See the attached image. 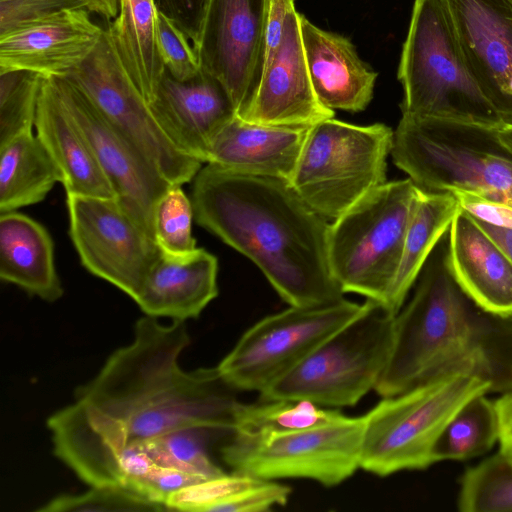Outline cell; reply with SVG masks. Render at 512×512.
<instances>
[{"label": "cell", "mask_w": 512, "mask_h": 512, "mask_svg": "<svg viewBox=\"0 0 512 512\" xmlns=\"http://www.w3.org/2000/svg\"><path fill=\"white\" fill-rule=\"evenodd\" d=\"M185 321L145 315L130 344L49 417L54 454L90 487L118 486L117 459L128 447L186 428L233 433L238 402L217 367L184 371Z\"/></svg>", "instance_id": "6da1fadb"}, {"label": "cell", "mask_w": 512, "mask_h": 512, "mask_svg": "<svg viewBox=\"0 0 512 512\" xmlns=\"http://www.w3.org/2000/svg\"><path fill=\"white\" fill-rule=\"evenodd\" d=\"M190 198L196 223L255 263L290 306L343 299L328 264L329 224L289 182L206 163Z\"/></svg>", "instance_id": "7a4b0ae2"}, {"label": "cell", "mask_w": 512, "mask_h": 512, "mask_svg": "<svg viewBox=\"0 0 512 512\" xmlns=\"http://www.w3.org/2000/svg\"><path fill=\"white\" fill-rule=\"evenodd\" d=\"M458 371L488 379L493 392L512 391V316L482 310L458 287L443 258L434 259L394 317L392 350L375 391L393 396Z\"/></svg>", "instance_id": "3957f363"}, {"label": "cell", "mask_w": 512, "mask_h": 512, "mask_svg": "<svg viewBox=\"0 0 512 512\" xmlns=\"http://www.w3.org/2000/svg\"><path fill=\"white\" fill-rule=\"evenodd\" d=\"M397 77L402 116L505 126L467 65L444 0H414Z\"/></svg>", "instance_id": "277c9868"}, {"label": "cell", "mask_w": 512, "mask_h": 512, "mask_svg": "<svg viewBox=\"0 0 512 512\" xmlns=\"http://www.w3.org/2000/svg\"><path fill=\"white\" fill-rule=\"evenodd\" d=\"M497 130L402 116L391 156L423 190H463L512 206V155L500 143Z\"/></svg>", "instance_id": "5b68a950"}, {"label": "cell", "mask_w": 512, "mask_h": 512, "mask_svg": "<svg viewBox=\"0 0 512 512\" xmlns=\"http://www.w3.org/2000/svg\"><path fill=\"white\" fill-rule=\"evenodd\" d=\"M489 392L493 387L488 379L458 371L382 397L363 415L360 468L386 477L430 467L448 422L469 400Z\"/></svg>", "instance_id": "8992f818"}, {"label": "cell", "mask_w": 512, "mask_h": 512, "mask_svg": "<svg viewBox=\"0 0 512 512\" xmlns=\"http://www.w3.org/2000/svg\"><path fill=\"white\" fill-rule=\"evenodd\" d=\"M420 190L410 178L386 182L329 224V269L343 293L383 307Z\"/></svg>", "instance_id": "52a82bcc"}, {"label": "cell", "mask_w": 512, "mask_h": 512, "mask_svg": "<svg viewBox=\"0 0 512 512\" xmlns=\"http://www.w3.org/2000/svg\"><path fill=\"white\" fill-rule=\"evenodd\" d=\"M394 317L366 299L355 318L261 392L259 399L308 400L331 408L354 406L375 390L388 363Z\"/></svg>", "instance_id": "ba28073f"}, {"label": "cell", "mask_w": 512, "mask_h": 512, "mask_svg": "<svg viewBox=\"0 0 512 512\" xmlns=\"http://www.w3.org/2000/svg\"><path fill=\"white\" fill-rule=\"evenodd\" d=\"M394 131L329 118L309 127L289 182L325 219H336L386 180Z\"/></svg>", "instance_id": "9c48e42d"}, {"label": "cell", "mask_w": 512, "mask_h": 512, "mask_svg": "<svg viewBox=\"0 0 512 512\" xmlns=\"http://www.w3.org/2000/svg\"><path fill=\"white\" fill-rule=\"evenodd\" d=\"M363 431V415L341 413L323 425L283 434H231L220 453L232 472L264 480L303 478L334 487L360 468Z\"/></svg>", "instance_id": "30bf717a"}, {"label": "cell", "mask_w": 512, "mask_h": 512, "mask_svg": "<svg viewBox=\"0 0 512 512\" xmlns=\"http://www.w3.org/2000/svg\"><path fill=\"white\" fill-rule=\"evenodd\" d=\"M363 306L343 298L320 306H290L266 316L242 334L218 364V372L235 391L260 394L355 318Z\"/></svg>", "instance_id": "8fae6325"}, {"label": "cell", "mask_w": 512, "mask_h": 512, "mask_svg": "<svg viewBox=\"0 0 512 512\" xmlns=\"http://www.w3.org/2000/svg\"><path fill=\"white\" fill-rule=\"evenodd\" d=\"M65 77L139 148L168 182L183 185L193 180L203 163L180 150L163 130L150 104L127 74L107 29L93 52Z\"/></svg>", "instance_id": "7c38bea8"}, {"label": "cell", "mask_w": 512, "mask_h": 512, "mask_svg": "<svg viewBox=\"0 0 512 512\" xmlns=\"http://www.w3.org/2000/svg\"><path fill=\"white\" fill-rule=\"evenodd\" d=\"M69 235L82 266L133 300L161 254L116 198L67 194Z\"/></svg>", "instance_id": "4fadbf2b"}, {"label": "cell", "mask_w": 512, "mask_h": 512, "mask_svg": "<svg viewBox=\"0 0 512 512\" xmlns=\"http://www.w3.org/2000/svg\"><path fill=\"white\" fill-rule=\"evenodd\" d=\"M269 0H210L194 50L200 69L225 87L242 118L265 63Z\"/></svg>", "instance_id": "5bb4252c"}, {"label": "cell", "mask_w": 512, "mask_h": 512, "mask_svg": "<svg viewBox=\"0 0 512 512\" xmlns=\"http://www.w3.org/2000/svg\"><path fill=\"white\" fill-rule=\"evenodd\" d=\"M51 77L111 184L117 201L154 239V208L172 184L69 78Z\"/></svg>", "instance_id": "9a60e30c"}, {"label": "cell", "mask_w": 512, "mask_h": 512, "mask_svg": "<svg viewBox=\"0 0 512 512\" xmlns=\"http://www.w3.org/2000/svg\"><path fill=\"white\" fill-rule=\"evenodd\" d=\"M467 65L512 125V0H444Z\"/></svg>", "instance_id": "2e32d148"}, {"label": "cell", "mask_w": 512, "mask_h": 512, "mask_svg": "<svg viewBox=\"0 0 512 512\" xmlns=\"http://www.w3.org/2000/svg\"><path fill=\"white\" fill-rule=\"evenodd\" d=\"M312 86L301 35L300 14L293 8L279 49L265 60L261 80L247 112V122L310 127L333 118Z\"/></svg>", "instance_id": "e0dca14e"}, {"label": "cell", "mask_w": 512, "mask_h": 512, "mask_svg": "<svg viewBox=\"0 0 512 512\" xmlns=\"http://www.w3.org/2000/svg\"><path fill=\"white\" fill-rule=\"evenodd\" d=\"M149 104L174 144L202 163H206L214 138L237 116L225 87L202 70L187 80H178L164 70Z\"/></svg>", "instance_id": "ac0fdd59"}, {"label": "cell", "mask_w": 512, "mask_h": 512, "mask_svg": "<svg viewBox=\"0 0 512 512\" xmlns=\"http://www.w3.org/2000/svg\"><path fill=\"white\" fill-rule=\"evenodd\" d=\"M86 8L69 9L0 36V71L67 76L96 48L104 29Z\"/></svg>", "instance_id": "d6986e66"}, {"label": "cell", "mask_w": 512, "mask_h": 512, "mask_svg": "<svg viewBox=\"0 0 512 512\" xmlns=\"http://www.w3.org/2000/svg\"><path fill=\"white\" fill-rule=\"evenodd\" d=\"M443 260L458 287L478 307L512 316V262L461 209L448 230Z\"/></svg>", "instance_id": "ffe728a7"}, {"label": "cell", "mask_w": 512, "mask_h": 512, "mask_svg": "<svg viewBox=\"0 0 512 512\" xmlns=\"http://www.w3.org/2000/svg\"><path fill=\"white\" fill-rule=\"evenodd\" d=\"M300 27L319 101L331 110L363 111L373 98L378 74L359 58L348 38L320 29L302 14Z\"/></svg>", "instance_id": "44dd1931"}, {"label": "cell", "mask_w": 512, "mask_h": 512, "mask_svg": "<svg viewBox=\"0 0 512 512\" xmlns=\"http://www.w3.org/2000/svg\"><path fill=\"white\" fill-rule=\"evenodd\" d=\"M308 130L251 123L236 116L214 138L206 163L290 182Z\"/></svg>", "instance_id": "7402d4cb"}, {"label": "cell", "mask_w": 512, "mask_h": 512, "mask_svg": "<svg viewBox=\"0 0 512 512\" xmlns=\"http://www.w3.org/2000/svg\"><path fill=\"white\" fill-rule=\"evenodd\" d=\"M218 260L204 248L184 256L161 252L134 299L145 315L186 321L217 297Z\"/></svg>", "instance_id": "603a6c76"}, {"label": "cell", "mask_w": 512, "mask_h": 512, "mask_svg": "<svg viewBox=\"0 0 512 512\" xmlns=\"http://www.w3.org/2000/svg\"><path fill=\"white\" fill-rule=\"evenodd\" d=\"M36 135L60 171L67 194L116 198L85 136L66 109L51 76L38 98Z\"/></svg>", "instance_id": "cb8c5ba5"}, {"label": "cell", "mask_w": 512, "mask_h": 512, "mask_svg": "<svg viewBox=\"0 0 512 512\" xmlns=\"http://www.w3.org/2000/svg\"><path fill=\"white\" fill-rule=\"evenodd\" d=\"M0 278L47 302L64 293L49 232L17 211L0 214Z\"/></svg>", "instance_id": "d4e9b609"}, {"label": "cell", "mask_w": 512, "mask_h": 512, "mask_svg": "<svg viewBox=\"0 0 512 512\" xmlns=\"http://www.w3.org/2000/svg\"><path fill=\"white\" fill-rule=\"evenodd\" d=\"M460 206L451 192L421 189L407 228L398 270L383 309L396 315Z\"/></svg>", "instance_id": "484cf974"}, {"label": "cell", "mask_w": 512, "mask_h": 512, "mask_svg": "<svg viewBox=\"0 0 512 512\" xmlns=\"http://www.w3.org/2000/svg\"><path fill=\"white\" fill-rule=\"evenodd\" d=\"M153 0H119L118 15L106 28L130 79L148 103L164 73L157 46Z\"/></svg>", "instance_id": "4316f807"}, {"label": "cell", "mask_w": 512, "mask_h": 512, "mask_svg": "<svg viewBox=\"0 0 512 512\" xmlns=\"http://www.w3.org/2000/svg\"><path fill=\"white\" fill-rule=\"evenodd\" d=\"M61 181L59 169L33 131L0 146V213L41 202Z\"/></svg>", "instance_id": "83f0119b"}, {"label": "cell", "mask_w": 512, "mask_h": 512, "mask_svg": "<svg viewBox=\"0 0 512 512\" xmlns=\"http://www.w3.org/2000/svg\"><path fill=\"white\" fill-rule=\"evenodd\" d=\"M340 414L308 400L273 399L252 404L238 401L232 434L250 438L283 434L323 425Z\"/></svg>", "instance_id": "f1b7e54d"}, {"label": "cell", "mask_w": 512, "mask_h": 512, "mask_svg": "<svg viewBox=\"0 0 512 512\" xmlns=\"http://www.w3.org/2000/svg\"><path fill=\"white\" fill-rule=\"evenodd\" d=\"M498 440L499 420L494 401L486 394L478 395L462 406L445 426L435 445V463L481 456Z\"/></svg>", "instance_id": "f546056e"}, {"label": "cell", "mask_w": 512, "mask_h": 512, "mask_svg": "<svg viewBox=\"0 0 512 512\" xmlns=\"http://www.w3.org/2000/svg\"><path fill=\"white\" fill-rule=\"evenodd\" d=\"M462 512H512V460L501 453L469 467L459 481Z\"/></svg>", "instance_id": "4dcf8cb0"}, {"label": "cell", "mask_w": 512, "mask_h": 512, "mask_svg": "<svg viewBox=\"0 0 512 512\" xmlns=\"http://www.w3.org/2000/svg\"><path fill=\"white\" fill-rule=\"evenodd\" d=\"M45 77L27 70L0 71V146L33 131Z\"/></svg>", "instance_id": "1f68e13d"}, {"label": "cell", "mask_w": 512, "mask_h": 512, "mask_svg": "<svg viewBox=\"0 0 512 512\" xmlns=\"http://www.w3.org/2000/svg\"><path fill=\"white\" fill-rule=\"evenodd\" d=\"M206 428H186L143 442L145 449L160 466L172 467L213 478L225 474L207 452L210 435Z\"/></svg>", "instance_id": "d6a6232c"}, {"label": "cell", "mask_w": 512, "mask_h": 512, "mask_svg": "<svg viewBox=\"0 0 512 512\" xmlns=\"http://www.w3.org/2000/svg\"><path fill=\"white\" fill-rule=\"evenodd\" d=\"M193 220L191 198L182 185L172 184L157 201L153 213L154 239L162 253L184 256L197 248Z\"/></svg>", "instance_id": "836d02e7"}, {"label": "cell", "mask_w": 512, "mask_h": 512, "mask_svg": "<svg viewBox=\"0 0 512 512\" xmlns=\"http://www.w3.org/2000/svg\"><path fill=\"white\" fill-rule=\"evenodd\" d=\"M41 512L62 511H159L162 507L138 492L124 486L91 487L78 495L55 497L38 509Z\"/></svg>", "instance_id": "e575fe53"}, {"label": "cell", "mask_w": 512, "mask_h": 512, "mask_svg": "<svg viewBox=\"0 0 512 512\" xmlns=\"http://www.w3.org/2000/svg\"><path fill=\"white\" fill-rule=\"evenodd\" d=\"M248 474L232 472L189 485L168 496L167 510L211 512L213 507L260 482Z\"/></svg>", "instance_id": "d590c367"}, {"label": "cell", "mask_w": 512, "mask_h": 512, "mask_svg": "<svg viewBox=\"0 0 512 512\" xmlns=\"http://www.w3.org/2000/svg\"><path fill=\"white\" fill-rule=\"evenodd\" d=\"M157 46L164 69L178 80H187L200 72L194 48L188 38L170 20L158 13Z\"/></svg>", "instance_id": "8d00e7d4"}, {"label": "cell", "mask_w": 512, "mask_h": 512, "mask_svg": "<svg viewBox=\"0 0 512 512\" xmlns=\"http://www.w3.org/2000/svg\"><path fill=\"white\" fill-rule=\"evenodd\" d=\"M78 8L88 9V0H0V36Z\"/></svg>", "instance_id": "74e56055"}, {"label": "cell", "mask_w": 512, "mask_h": 512, "mask_svg": "<svg viewBox=\"0 0 512 512\" xmlns=\"http://www.w3.org/2000/svg\"><path fill=\"white\" fill-rule=\"evenodd\" d=\"M292 490L276 480H261L213 507L211 512H264L288 502Z\"/></svg>", "instance_id": "f35d334b"}, {"label": "cell", "mask_w": 512, "mask_h": 512, "mask_svg": "<svg viewBox=\"0 0 512 512\" xmlns=\"http://www.w3.org/2000/svg\"><path fill=\"white\" fill-rule=\"evenodd\" d=\"M202 475L177 468L155 465L139 487V492L150 502L167 510L166 499L172 493L203 481Z\"/></svg>", "instance_id": "ab89813d"}, {"label": "cell", "mask_w": 512, "mask_h": 512, "mask_svg": "<svg viewBox=\"0 0 512 512\" xmlns=\"http://www.w3.org/2000/svg\"><path fill=\"white\" fill-rule=\"evenodd\" d=\"M210 0H153L157 12L198 42Z\"/></svg>", "instance_id": "60d3db41"}, {"label": "cell", "mask_w": 512, "mask_h": 512, "mask_svg": "<svg viewBox=\"0 0 512 512\" xmlns=\"http://www.w3.org/2000/svg\"><path fill=\"white\" fill-rule=\"evenodd\" d=\"M461 210L472 218L492 226L512 229V206L482 195L456 190L451 192Z\"/></svg>", "instance_id": "b9f144b4"}, {"label": "cell", "mask_w": 512, "mask_h": 512, "mask_svg": "<svg viewBox=\"0 0 512 512\" xmlns=\"http://www.w3.org/2000/svg\"><path fill=\"white\" fill-rule=\"evenodd\" d=\"M293 8L294 0H269L265 29V60L279 49L287 17Z\"/></svg>", "instance_id": "7bdbcfd3"}, {"label": "cell", "mask_w": 512, "mask_h": 512, "mask_svg": "<svg viewBox=\"0 0 512 512\" xmlns=\"http://www.w3.org/2000/svg\"><path fill=\"white\" fill-rule=\"evenodd\" d=\"M499 420V453L512 460V391L494 400Z\"/></svg>", "instance_id": "ee69618b"}, {"label": "cell", "mask_w": 512, "mask_h": 512, "mask_svg": "<svg viewBox=\"0 0 512 512\" xmlns=\"http://www.w3.org/2000/svg\"><path fill=\"white\" fill-rule=\"evenodd\" d=\"M474 221L512 262V229L492 226L476 219Z\"/></svg>", "instance_id": "f6af8a7d"}, {"label": "cell", "mask_w": 512, "mask_h": 512, "mask_svg": "<svg viewBox=\"0 0 512 512\" xmlns=\"http://www.w3.org/2000/svg\"><path fill=\"white\" fill-rule=\"evenodd\" d=\"M88 10L110 20L118 15L119 0H88Z\"/></svg>", "instance_id": "bcb514c9"}, {"label": "cell", "mask_w": 512, "mask_h": 512, "mask_svg": "<svg viewBox=\"0 0 512 512\" xmlns=\"http://www.w3.org/2000/svg\"><path fill=\"white\" fill-rule=\"evenodd\" d=\"M497 137L502 146L512 155V125H506L497 130Z\"/></svg>", "instance_id": "7dc6e473"}]
</instances>
